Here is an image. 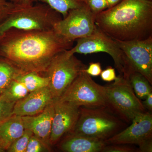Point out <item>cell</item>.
<instances>
[{"mask_svg": "<svg viewBox=\"0 0 152 152\" xmlns=\"http://www.w3.org/2000/svg\"><path fill=\"white\" fill-rule=\"evenodd\" d=\"M29 93L25 85L15 79L12 81L5 91L1 95L10 102L16 103Z\"/></svg>", "mask_w": 152, "mask_h": 152, "instance_id": "cell-21", "label": "cell"}, {"mask_svg": "<svg viewBox=\"0 0 152 152\" xmlns=\"http://www.w3.org/2000/svg\"><path fill=\"white\" fill-rule=\"evenodd\" d=\"M95 23L115 40L145 39L152 36V1L122 0L96 15Z\"/></svg>", "mask_w": 152, "mask_h": 152, "instance_id": "cell-2", "label": "cell"}, {"mask_svg": "<svg viewBox=\"0 0 152 152\" xmlns=\"http://www.w3.org/2000/svg\"><path fill=\"white\" fill-rule=\"evenodd\" d=\"M62 18L61 14L45 3L28 6L14 5L9 15L0 23V35L11 28L51 31Z\"/></svg>", "mask_w": 152, "mask_h": 152, "instance_id": "cell-3", "label": "cell"}, {"mask_svg": "<svg viewBox=\"0 0 152 152\" xmlns=\"http://www.w3.org/2000/svg\"><path fill=\"white\" fill-rule=\"evenodd\" d=\"M15 6H28L33 5L32 0H10Z\"/></svg>", "mask_w": 152, "mask_h": 152, "instance_id": "cell-32", "label": "cell"}, {"mask_svg": "<svg viewBox=\"0 0 152 152\" xmlns=\"http://www.w3.org/2000/svg\"><path fill=\"white\" fill-rule=\"evenodd\" d=\"M15 103L8 100L0 95V124L13 115Z\"/></svg>", "mask_w": 152, "mask_h": 152, "instance_id": "cell-24", "label": "cell"}, {"mask_svg": "<svg viewBox=\"0 0 152 152\" xmlns=\"http://www.w3.org/2000/svg\"><path fill=\"white\" fill-rule=\"evenodd\" d=\"M53 100L48 87L30 92L15 104L13 115L21 117L35 115Z\"/></svg>", "mask_w": 152, "mask_h": 152, "instance_id": "cell-13", "label": "cell"}, {"mask_svg": "<svg viewBox=\"0 0 152 152\" xmlns=\"http://www.w3.org/2000/svg\"><path fill=\"white\" fill-rule=\"evenodd\" d=\"M106 145L105 142L98 139L69 134L61 142L59 148L65 152H99Z\"/></svg>", "mask_w": 152, "mask_h": 152, "instance_id": "cell-15", "label": "cell"}, {"mask_svg": "<svg viewBox=\"0 0 152 152\" xmlns=\"http://www.w3.org/2000/svg\"><path fill=\"white\" fill-rule=\"evenodd\" d=\"M115 40L126 57L132 72L141 74L152 85V36L141 40Z\"/></svg>", "mask_w": 152, "mask_h": 152, "instance_id": "cell-10", "label": "cell"}, {"mask_svg": "<svg viewBox=\"0 0 152 152\" xmlns=\"http://www.w3.org/2000/svg\"><path fill=\"white\" fill-rule=\"evenodd\" d=\"M57 99L78 107L107 108V106L105 86L96 83L84 70Z\"/></svg>", "mask_w": 152, "mask_h": 152, "instance_id": "cell-7", "label": "cell"}, {"mask_svg": "<svg viewBox=\"0 0 152 152\" xmlns=\"http://www.w3.org/2000/svg\"><path fill=\"white\" fill-rule=\"evenodd\" d=\"M14 4L7 0H0V23L9 15Z\"/></svg>", "mask_w": 152, "mask_h": 152, "instance_id": "cell-27", "label": "cell"}, {"mask_svg": "<svg viewBox=\"0 0 152 152\" xmlns=\"http://www.w3.org/2000/svg\"><path fill=\"white\" fill-rule=\"evenodd\" d=\"M132 124L105 141L107 145H139L152 138V115L149 112L140 113L133 119Z\"/></svg>", "mask_w": 152, "mask_h": 152, "instance_id": "cell-11", "label": "cell"}, {"mask_svg": "<svg viewBox=\"0 0 152 152\" xmlns=\"http://www.w3.org/2000/svg\"><path fill=\"white\" fill-rule=\"evenodd\" d=\"M16 79L23 83L29 93L48 86L49 84L48 77L35 72L22 74Z\"/></svg>", "mask_w": 152, "mask_h": 152, "instance_id": "cell-19", "label": "cell"}, {"mask_svg": "<svg viewBox=\"0 0 152 152\" xmlns=\"http://www.w3.org/2000/svg\"><path fill=\"white\" fill-rule=\"evenodd\" d=\"M85 2L96 15L108 8L107 0H85Z\"/></svg>", "mask_w": 152, "mask_h": 152, "instance_id": "cell-25", "label": "cell"}, {"mask_svg": "<svg viewBox=\"0 0 152 152\" xmlns=\"http://www.w3.org/2000/svg\"><path fill=\"white\" fill-rule=\"evenodd\" d=\"M121 1V0H107V4L108 8H110L116 5L119 3Z\"/></svg>", "mask_w": 152, "mask_h": 152, "instance_id": "cell-33", "label": "cell"}, {"mask_svg": "<svg viewBox=\"0 0 152 152\" xmlns=\"http://www.w3.org/2000/svg\"><path fill=\"white\" fill-rule=\"evenodd\" d=\"M54 114L50 137V145H56L73 130L78 119L80 108L58 99H53Z\"/></svg>", "mask_w": 152, "mask_h": 152, "instance_id": "cell-12", "label": "cell"}, {"mask_svg": "<svg viewBox=\"0 0 152 152\" xmlns=\"http://www.w3.org/2000/svg\"><path fill=\"white\" fill-rule=\"evenodd\" d=\"M148 1H152V0H148Z\"/></svg>", "mask_w": 152, "mask_h": 152, "instance_id": "cell-35", "label": "cell"}, {"mask_svg": "<svg viewBox=\"0 0 152 152\" xmlns=\"http://www.w3.org/2000/svg\"><path fill=\"white\" fill-rule=\"evenodd\" d=\"M145 100L142 102L145 109H147L151 113L152 111V93H150L145 99Z\"/></svg>", "mask_w": 152, "mask_h": 152, "instance_id": "cell-31", "label": "cell"}, {"mask_svg": "<svg viewBox=\"0 0 152 152\" xmlns=\"http://www.w3.org/2000/svg\"><path fill=\"white\" fill-rule=\"evenodd\" d=\"M69 50L56 55L44 73L49 79L48 87L53 99L59 98L79 74L88 67Z\"/></svg>", "mask_w": 152, "mask_h": 152, "instance_id": "cell-5", "label": "cell"}, {"mask_svg": "<svg viewBox=\"0 0 152 152\" xmlns=\"http://www.w3.org/2000/svg\"><path fill=\"white\" fill-rule=\"evenodd\" d=\"M24 130L22 117L12 115L0 124V147L4 151H7Z\"/></svg>", "mask_w": 152, "mask_h": 152, "instance_id": "cell-16", "label": "cell"}, {"mask_svg": "<svg viewBox=\"0 0 152 152\" xmlns=\"http://www.w3.org/2000/svg\"><path fill=\"white\" fill-rule=\"evenodd\" d=\"M80 108L78 119L69 134L95 138L105 142L124 128V123L120 118L110 110H107V108Z\"/></svg>", "mask_w": 152, "mask_h": 152, "instance_id": "cell-4", "label": "cell"}, {"mask_svg": "<svg viewBox=\"0 0 152 152\" xmlns=\"http://www.w3.org/2000/svg\"><path fill=\"white\" fill-rule=\"evenodd\" d=\"M102 152H139L138 149L124 145H107L104 147Z\"/></svg>", "mask_w": 152, "mask_h": 152, "instance_id": "cell-26", "label": "cell"}, {"mask_svg": "<svg viewBox=\"0 0 152 152\" xmlns=\"http://www.w3.org/2000/svg\"><path fill=\"white\" fill-rule=\"evenodd\" d=\"M139 152H152V138L148 139L142 142L138 145Z\"/></svg>", "mask_w": 152, "mask_h": 152, "instance_id": "cell-30", "label": "cell"}, {"mask_svg": "<svg viewBox=\"0 0 152 152\" xmlns=\"http://www.w3.org/2000/svg\"><path fill=\"white\" fill-rule=\"evenodd\" d=\"M50 151V146L33 134L30 138L26 152H48Z\"/></svg>", "mask_w": 152, "mask_h": 152, "instance_id": "cell-23", "label": "cell"}, {"mask_svg": "<svg viewBox=\"0 0 152 152\" xmlns=\"http://www.w3.org/2000/svg\"><path fill=\"white\" fill-rule=\"evenodd\" d=\"M5 151H4V150L2 148H1V147H0V152H4Z\"/></svg>", "mask_w": 152, "mask_h": 152, "instance_id": "cell-34", "label": "cell"}, {"mask_svg": "<svg viewBox=\"0 0 152 152\" xmlns=\"http://www.w3.org/2000/svg\"><path fill=\"white\" fill-rule=\"evenodd\" d=\"M96 16L85 3L82 7L69 11L66 16L56 24L54 31L68 40L74 42L94 32L97 28Z\"/></svg>", "mask_w": 152, "mask_h": 152, "instance_id": "cell-9", "label": "cell"}, {"mask_svg": "<svg viewBox=\"0 0 152 152\" xmlns=\"http://www.w3.org/2000/svg\"><path fill=\"white\" fill-rule=\"evenodd\" d=\"M100 76L102 80L106 82L115 81L118 78L115 69L111 66L108 67L102 71Z\"/></svg>", "mask_w": 152, "mask_h": 152, "instance_id": "cell-28", "label": "cell"}, {"mask_svg": "<svg viewBox=\"0 0 152 152\" xmlns=\"http://www.w3.org/2000/svg\"><path fill=\"white\" fill-rule=\"evenodd\" d=\"M106 87L107 108L126 122L136 115L147 112L142 102L136 96L128 80L121 76L113 83Z\"/></svg>", "mask_w": 152, "mask_h": 152, "instance_id": "cell-8", "label": "cell"}, {"mask_svg": "<svg viewBox=\"0 0 152 152\" xmlns=\"http://www.w3.org/2000/svg\"><path fill=\"white\" fill-rule=\"evenodd\" d=\"M69 50L73 54L107 53L113 58L119 76L126 80L129 79L131 70L124 53L115 40L97 27L91 35L77 39L76 45Z\"/></svg>", "mask_w": 152, "mask_h": 152, "instance_id": "cell-6", "label": "cell"}, {"mask_svg": "<svg viewBox=\"0 0 152 152\" xmlns=\"http://www.w3.org/2000/svg\"><path fill=\"white\" fill-rule=\"evenodd\" d=\"M54 114L53 100L40 113L34 116L22 117L25 129L29 130L45 143L50 145V137Z\"/></svg>", "mask_w": 152, "mask_h": 152, "instance_id": "cell-14", "label": "cell"}, {"mask_svg": "<svg viewBox=\"0 0 152 152\" xmlns=\"http://www.w3.org/2000/svg\"><path fill=\"white\" fill-rule=\"evenodd\" d=\"M84 71L91 76L97 77L100 75L102 72L101 64L99 62L90 63L89 65Z\"/></svg>", "mask_w": 152, "mask_h": 152, "instance_id": "cell-29", "label": "cell"}, {"mask_svg": "<svg viewBox=\"0 0 152 152\" xmlns=\"http://www.w3.org/2000/svg\"><path fill=\"white\" fill-rule=\"evenodd\" d=\"M134 92L140 99H145L152 93L151 85L148 80L138 72H132L128 79Z\"/></svg>", "mask_w": 152, "mask_h": 152, "instance_id": "cell-18", "label": "cell"}, {"mask_svg": "<svg viewBox=\"0 0 152 152\" xmlns=\"http://www.w3.org/2000/svg\"><path fill=\"white\" fill-rule=\"evenodd\" d=\"M24 73L10 60L0 56V95L5 91L13 80Z\"/></svg>", "mask_w": 152, "mask_h": 152, "instance_id": "cell-17", "label": "cell"}, {"mask_svg": "<svg viewBox=\"0 0 152 152\" xmlns=\"http://www.w3.org/2000/svg\"><path fill=\"white\" fill-rule=\"evenodd\" d=\"M74 42L54 31H25L11 28L0 35V56L24 72L44 74L53 58L69 50Z\"/></svg>", "mask_w": 152, "mask_h": 152, "instance_id": "cell-1", "label": "cell"}, {"mask_svg": "<svg viewBox=\"0 0 152 152\" xmlns=\"http://www.w3.org/2000/svg\"><path fill=\"white\" fill-rule=\"evenodd\" d=\"M34 2H42L48 5L51 8L66 16L69 11L80 7L85 4V0H32Z\"/></svg>", "mask_w": 152, "mask_h": 152, "instance_id": "cell-20", "label": "cell"}, {"mask_svg": "<svg viewBox=\"0 0 152 152\" xmlns=\"http://www.w3.org/2000/svg\"><path fill=\"white\" fill-rule=\"evenodd\" d=\"M34 134L31 131L25 129L23 135L17 139L8 149L9 152H26L30 138Z\"/></svg>", "mask_w": 152, "mask_h": 152, "instance_id": "cell-22", "label": "cell"}]
</instances>
